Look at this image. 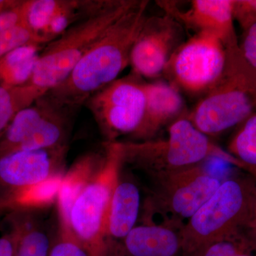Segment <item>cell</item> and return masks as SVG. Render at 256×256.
<instances>
[{"label": "cell", "instance_id": "cell-1", "mask_svg": "<svg viewBox=\"0 0 256 256\" xmlns=\"http://www.w3.org/2000/svg\"><path fill=\"white\" fill-rule=\"evenodd\" d=\"M148 1H138L101 36L68 76L45 96L57 105L74 111L118 79L130 65L133 44L148 18Z\"/></svg>", "mask_w": 256, "mask_h": 256}, {"label": "cell", "instance_id": "cell-2", "mask_svg": "<svg viewBox=\"0 0 256 256\" xmlns=\"http://www.w3.org/2000/svg\"><path fill=\"white\" fill-rule=\"evenodd\" d=\"M120 143L122 165L132 166L149 178L188 169L214 158L242 168L238 160L198 130L188 114L168 126L166 137Z\"/></svg>", "mask_w": 256, "mask_h": 256}, {"label": "cell", "instance_id": "cell-3", "mask_svg": "<svg viewBox=\"0 0 256 256\" xmlns=\"http://www.w3.org/2000/svg\"><path fill=\"white\" fill-rule=\"evenodd\" d=\"M138 2V0L98 2L86 15L46 45L28 84L44 95L58 86L108 28Z\"/></svg>", "mask_w": 256, "mask_h": 256}, {"label": "cell", "instance_id": "cell-4", "mask_svg": "<svg viewBox=\"0 0 256 256\" xmlns=\"http://www.w3.org/2000/svg\"><path fill=\"white\" fill-rule=\"evenodd\" d=\"M120 143H106L100 168L78 191L66 216L60 222V232L74 239L90 256H108V220L122 168Z\"/></svg>", "mask_w": 256, "mask_h": 256}, {"label": "cell", "instance_id": "cell-5", "mask_svg": "<svg viewBox=\"0 0 256 256\" xmlns=\"http://www.w3.org/2000/svg\"><path fill=\"white\" fill-rule=\"evenodd\" d=\"M256 109V69L248 63L238 46L226 50L223 74L188 117L210 137L242 124Z\"/></svg>", "mask_w": 256, "mask_h": 256}, {"label": "cell", "instance_id": "cell-6", "mask_svg": "<svg viewBox=\"0 0 256 256\" xmlns=\"http://www.w3.org/2000/svg\"><path fill=\"white\" fill-rule=\"evenodd\" d=\"M256 206V184L230 178L188 220L181 230L183 256H195L212 242L250 228Z\"/></svg>", "mask_w": 256, "mask_h": 256}, {"label": "cell", "instance_id": "cell-7", "mask_svg": "<svg viewBox=\"0 0 256 256\" xmlns=\"http://www.w3.org/2000/svg\"><path fill=\"white\" fill-rule=\"evenodd\" d=\"M204 163L150 178L151 186L142 207L143 224L181 232L222 182Z\"/></svg>", "mask_w": 256, "mask_h": 256}, {"label": "cell", "instance_id": "cell-8", "mask_svg": "<svg viewBox=\"0 0 256 256\" xmlns=\"http://www.w3.org/2000/svg\"><path fill=\"white\" fill-rule=\"evenodd\" d=\"M70 112L42 96L10 122L0 138V158L16 152L67 146Z\"/></svg>", "mask_w": 256, "mask_h": 256}, {"label": "cell", "instance_id": "cell-9", "mask_svg": "<svg viewBox=\"0 0 256 256\" xmlns=\"http://www.w3.org/2000/svg\"><path fill=\"white\" fill-rule=\"evenodd\" d=\"M146 82L134 74L102 88L88 100V106L102 132L114 142L139 129L146 109Z\"/></svg>", "mask_w": 256, "mask_h": 256}, {"label": "cell", "instance_id": "cell-10", "mask_svg": "<svg viewBox=\"0 0 256 256\" xmlns=\"http://www.w3.org/2000/svg\"><path fill=\"white\" fill-rule=\"evenodd\" d=\"M226 62V48L220 37L200 32L176 48L164 73L178 89L204 94L220 79Z\"/></svg>", "mask_w": 256, "mask_h": 256}, {"label": "cell", "instance_id": "cell-11", "mask_svg": "<svg viewBox=\"0 0 256 256\" xmlns=\"http://www.w3.org/2000/svg\"><path fill=\"white\" fill-rule=\"evenodd\" d=\"M182 36V25L170 15L146 18L131 50L132 73L146 78L164 73Z\"/></svg>", "mask_w": 256, "mask_h": 256}, {"label": "cell", "instance_id": "cell-12", "mask_svg": "<svg viewBox=\"0 0 256 256\" xmlns=\"http://www.w3.org/2000/svg\"><path fill=\"white\" fill-rule=\"evenodd\" d=\"M66 152V146L16 152L0 158V195L8 201L16 192L64 174Z\"/></svg>", "mask_w": 256, "mask_h": 256}, {"label": "cell", "instance_id": "cell-13", "mask_svg": "<svg viewBox=\"0 0 256 256\" xmlns=\"http://www.w3.org/2000/svg\"><path fill=\"white\" fill-rule=\"evenodd\" d=\"M166 14L196 33L210 32L220 37L224 46L238 47L234 28V0H193L182 10L173 2H160Z\"/></svg>", "mask_w": 256, "mask_h": 256}, {"label": "cell", "instance_id": "cell-14", "mask_svg": "<svg viewBox=\"0 0 256 256\" xmlns=\"http://www.w3.org/2000/svg\"><path fill=\"white\" fill-rule=\"evenodd\" d=\"M108 256H183L181 232L142 224L124 239L108 244Z\"/></svg>", "mask_w": 256, "mask_h": 256}, {"label": "cell", "instance_id": "cell-15", "mask_svg": "<svg viewBox=\"0 0 256 256\" xmlns=\"http://www.w3.org/2000/svg\"><path fill=\"white\" fill-rule=\"evenodd\" d=\"M146 112L142 124L132 136L136 140L133 141L152 139L162 128L186 114L184 100L172 82H146Z\"/></svg>", "mask_w": 256, "mask_h": 256}, {"label": "cell", "instance_id": "cell-16", "mask_svg": "<svg viewBox=\"0 0 256 256\" xmlns=\"http://www.w3.org/2000/svg\"><path fill=\"white\" fill-rule=\"evenodd\" d=\"M141 203L140 190L137 184L120 175L111 200L108 220V244L122 240L136 226Z\"/></svg>", "mask_w": 256, "mask_h": 256}, {"label": "cell", "instance_id": "cell-17", "mask_svg": "<svg viewBox=\"0 0 256 256\" xmlns=\"http://www.w3.org/2000/svg\"><path fill=\"white\" fill-rule=\"evenodd\" d=\"M32 210L16 208L11 214V230L18 238L16 256H48L50 236Z\"/></svg>", "mask_w": 256, "mask_h": 256}, {"label": "cell", "instance_id": "cell-18", "mask_svg": "<svg viewBox=\"0 0 256 256\" xmlns=\"http://www.w3.org/2000/svg\"><path fill=\"white\" fill-rule=\"evenodd\" d=\"M104 158L98 154L84 156L64 174L56 200L60 222L66 216L74 198L100 168Z\"/></svg>", "mask_w": 256, "mask_h": 256}, {"label": "cell", "instance_id": "cell-19", "mask_svg": "<svg viewBox=\"0 0 256 256\" xmlns=\"http://www.w3.org/2000/svg\"><path fill=\"white\" fill-rule=\"evenodd\" d=\"M41 45L20 47L0 58V85L16 87L28 84L37 60Z\"/></svg>", "mask_w": 256, "mask_h": 256}, {"label": "cell", "instance_id": "cell-20", "mask_svg": "<svg viewBox=\"0 0 256 256\" xmlns=\"http://www.w3.org/2000/svg\"><path fill=\"white\" fill-rule=\"evenodd\" d=\"M85 2L75 0H28L25 1V22L42 37L43 32L56 18L79 9Z\"/></svg>", "mask_w": 256, "mask_h": 256}, {"label": "cell", "instance_id": "cell-21", "mask_svg": "<svg viewBox=\"0 0 256 256\" xmlns=\"http://www.w3.org/2000/svg\"><path fill=\"white\" fill-rule=\"evenodd\" d=\"M44 96L30 84L16 87L0 85V138L20 110Z\"/></svg>", "mask_w": 256, "mask_h": 256}, {"label": "cell", "instance_id": "cell-22", "mask_svg": "<svg viewBox=\"0 0 256 256\" xmlns=\"http://www.w3.org/2000/svg\"><path fill=\"white\" fill-rule=\"evenodd\" d=\"M64 174L57 175L12 195L8 200L10 210H34L54 203L57 200Z\"/></svg>", "mask_w": 256, "mask_h": 256}, {"label": "cell", "instance_id": "cell-23", "mask_svg": "<svg viewBox=\"0 0 256 256\" xmlns=\"http://www.w3.org/2000/svg\"><path fill=\"white\" fill-rule=\"evenodd\" d=\"M195 256H256V229L246 228L229 234Z\"/></svg>", "mask_w": 256, "mask_h": 256}, {"label": "cell", "instance_id": "cell-24", "mask_svg": "<svg viewBox=\"0 0 256 256\" xmlns=\"http://www.w3.org/2000/svg\"><path fill=\"white\" fill-rule=\"evenodd\" d=\"M228 152L242 163V168L256 172V112L242 122L229 143Z\"/></svg>", "mask_w": 256, "mask_h": 256}, {"label": "cell", "instance_id": "cell-25", "mask_svg": "<svg viewBox=\"0 0 256 256\" xmlns=\"http://www.w3.org/2000/svg\"><path fill=\"white\" fill-rule=\"evenodd\" d=\"M46 44L42 36L32 30L26 23L0 33V58L16 48L26 45Z\"/></svg>", "mask_w": 256, "mask_h": 256}, {"label": "cell", "instance_id": "cell-26", "mask_svg": "<svg viewBox=\"0 0 256 256\" xmlns=\"http://www.w3.org/2000/svg\"><path fill=\"white\" fill-rule=\"evenodd\" d=\"M24 22L25 1H13L0 11V33Z\"/></svg>", "mask_w": 256, "mask_h": 256}, {"label": "cell", "instance_id": "cell-27", "mask_svg": "<svg viewBox=\"0 0 256 256\" xmlns=\"http://www.w3.org/2000/svg\"><path fill=\"white\" fill-rule=\"evenodd\" d=\"M48 256H90L76 240L60 232L56 240L52 244Z\"/></svg>", "mask_w": 256, "mask_h": 256}, {"label": "cell", "instance_id": "cell-28", "mask_svg": "<svg viewBox=\"0 0 256 256\" xmlns=\"http://www.w3.org/2000/svg\"><path fill=\"white\" fill-rule=\"evenodd\" d=\"M234 16L242 30L256 23V0H234Z\"/></svg>", "mask_w": 256, "mask_h": 256}, {"label": "cell", "instance_id": "cell-29", "mask_svg": "<svg viewBox=\"0 0 256 256\" xmlns=\"http://www.w3.org/2000/svg\"><path fill=\"white\" fill-rule=\"evenodd\" d=\"M248 63L256 69V23L244 30L242 45H239Z\"/></svg>", "mask_w": 256, "mask_h": 256}, {"label": "cell", "instance_id": "cell-30", "mask_svg": "<svg viewBox=\"0 0 256 256\" xmlns=\"http://www.w3.org/2000/svg\"><path fill=\"white\" fill-rule=\"evenodd\" d=\"M16 248L18 238L12 230L0 237V256H16Z\"/></svg>", "mask_w": 256, "mask_h": 256}, {"label": "cell", "instance_id": "cell-31", "mask_svg": "<svg viewBox=\"0 0 256 256\" xmlns=\"http://www.w3.org/2000/svg\"><path fill=\"white\" fill-rule=\"evenodd\" d=\"M10 210L9 206H8V201L4 196L0 195V214H2L5 210Z\"/></svg>", "mask_w": 256, "mask_h": 256}, {"label": "cell", "instance_id": "cell-32", "mask_svg": "<svg viewBox=\"0 0 256 256\" xmlns=\"http://www.w3.org/2000/svg\"><path fill=\"white\" fill-rule=\"evenodd\" d=\"M13 1H4V0H0V11L6 8V6H9L10 4H12Z\"/></svg>", "mask_w": 256, "mask_h": 256}, {"label": "cell", "instance_id": "cell-33", "mask_svg": "<svg viewBox=\"0 0 256 256\" xmlns=\"http://www.w3.org/2000/svg\"><path fill=\"white\" fill-rule=\"evenodd\" d=\"M250 228L256 229V206L255 208V212H254V220H252V227Z\"/></svg>", "mask_w": 256, "mask_h": 256}]
</instances>
